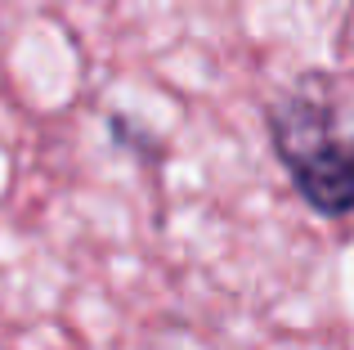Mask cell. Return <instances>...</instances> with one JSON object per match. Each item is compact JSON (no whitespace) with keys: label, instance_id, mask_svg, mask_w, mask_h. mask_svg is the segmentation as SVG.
<instances>
[{"label":"cell","instance_id":"cell-1","mask_svg":"<svg viewBox=\"0 0 354 350\" xmlns=\"http://www.w3.org/2000/svg\"><path fill=\"white\" fill-rule=\"evenodd\" d=\"M269 140L310 211L328 220L354 216V131L328 95L296 86L269 108Z\"/></svg>","mask_w":354,"mask_h":350}]
</instances>
